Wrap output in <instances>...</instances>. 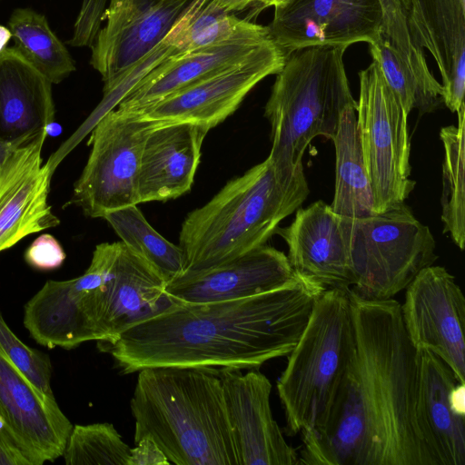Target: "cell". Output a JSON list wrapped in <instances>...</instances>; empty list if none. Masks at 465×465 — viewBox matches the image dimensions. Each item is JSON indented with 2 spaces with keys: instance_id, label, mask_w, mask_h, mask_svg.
I'll return each mask as SVG.
<instances>
[{
  "instance_id": "6da1fadb",
  "label": "cell",
  "mask_w": 465,
  "mask_h": 465,
  "mask_svg": "<svg viewBox=\"0 0 465 465\" xmlns=\"http://www.w3.org/2000/svg\"><path fill=\"white\" fill-rule=\"evenodd\" d=\"M349 292L354 351L321 426L302 435L298 464L435 465L417 423V351L401 303Z\"/></svg>"
},
{
  "instance_id": "7a4b0ae2",
  "label": "cell",
  "mask_w": 465,
  "mask_h": 465,
  "mask_svg": "<svg viewBox=\"0 0 465 465\" xmlns=\"http://www.w3.org/2000/svg\"><path fill=\"white\" fill-rule=\"evenodd\" d=\"M325 290L296 273L248 298L177 302L98 343L125 374L152 367L252 370L291 352Z\"/></svg>"
},
{
  "instance_id": "3957f363",
  "label": "cell",
  "mask_w": 465,
  "mask_h": 465,
  "mask_svg": "<svg viewBox=\"0 0 465 465\" xmlns=\"http://www.w3.org/2000/svg\"><path fill=\"white\" fill-rule=\"evenodd\" d=\"M309 192L302 163L281 164L269 156L229 181L207 203L188 213L182 224L179 247L185 261L182 277L266 244Z\"/></svg>"
},
{
  "instance_id": "277c9868",
  "label": "cell",
  "mask_w": 465,
  "mask_h": 465,
  "mask_svg": "<svg viewBox=\"0 0 465 465\" xmlns=\"http://www.w3.org/2000/svg\"><path fill=\"white\" fill-rule=\"evenodd\" d=\"M217 371H139L130 401L134 442L152 439L176 465H240Z\"/></svg>"
},
{
  "instance_id": "5b68a950",
  "label": "cell",
  "mask_w": 465,
  "mask_h": 465,
  "mask_svg": "<svg viewBox=\"0 0 465 465\" xmlns=\"http://www.w3.org/2000/svg\"><path fill=\"white\" fill-rule=\"evenodd\" d=\"M346 49L313 45L285 54L264 108L271 125L269 157L273 162L301 164L312 140H331L343 111L356 109L344 66Z\"/></svg>"
},
{
  "instance_id": "8992f818",
  "label": "cell",
  "mask_w": 465,
  "mask_h": 465,
  "mask_svg": "<svg viewBox=\"0 0 465 465\" xmlns=\"http://www.w3.org/2000/svg\"><path fill=\"white\" fill-rule=\"evenodd\" d=\"M350 289H326L276 384L289 435L317 430L351 361L355 330Z\"/></svg>"
},
{
  "instance_id": "52a82bcc",
  "label": "cell",
  "mask_w": 465,
  "mask_h": 465,
  "mask_svg": "<svg viewBox=\"0 0 465 465\" xmlns=\"http://www.w3.org/2000/svg\"><path fill=\"white\" fill-rule=\"evenodd\" d=\"M353 283L366 300H387L403 291L437 260L436 242L405 204L361 218L341 217Z\"/></svg>"
},
{
  "instance_id": "ba28073f",
  "label": "cell",
  "mask_w": 465,
  "mask_h": 465,
  "mask_svg": "<svg viewBox=\"0 0 465 465\" xmlns=\"http://www.w3.org/2000/svg\"><path fill=\"white\" fill-rule=\"evenodd\" d=\"M359 80L357 128L377 213L404 203L416 184L411 179L409 114L377 60L360 71Z\"/></svg>"
},
{
  "instance_id": "9c48e42d",
  "label": "cell",
  "mask_w": 465,
  "mask_h": 465,
  "mask_svg": "<svg viewBox=\"0 0 465 465\" xmlns=\"http://www.w3.org/2000/svg\"><path fill=\"white\" fill-rule=\"evenodd\" d=\"M160 122L140 112L111 109L96 122L87 163L70 203L92 218L137 205L136 181L144 142Z\"/></svg>"
},
{
  "instance_id": "30bf717a",
  "label": "cell",
  "mask_w": 465,
  "mask_h": 465,
  "mask_svg": "<svg viewBox=\"0 0 465 465\" xmlns=\"http://www.w3.org/2000/svg\"><path fill=\"white\" fill-rule=\"evenodd\" d=\"M404 290L401 312L411 343L437 355L465 383V298L455 277L432 264Z\"/></svg>"
},
{
  "instance_id": "8fae6325",
  "label": "cell",
  "mask_w": 465,
  "mask_h": 465,
  "mask_svg": "<svg viewBox=\"0 0 465 465\" xmlns=\"http://www.w3.org/2000/svg\"><path fill=\"white\" fill-rule=\"evenodd\" d=\"M193 0H124L106 7L93 44L91 64L100 73L104 94L166 38Z\"/></svg>"
},
{
  "instance_id": "7c38bea8",
  "label": "cell",
  "mask_w": 465,
  "mask_h": 465,
  "mask_svg": "<svg viewBox=\"0 0 465 465\" xmlns=\"http://www.w3.org/2000/svg\"><path fill=\"white\" fill-rule=\"evenodd\" d=\"M284 59L271 39L239 64L137 112L160 123L192 122L211 130L232 114L258 83L276 74Z\"/></svg>"
},
{
  "instance_id": "4fadbf2b",
  "label": "cell",
  "mask_w": 465,
  "mask_h": 465,
  "mask_svg": "<svg viewBox=\"0 0 465 465\" xmlns=\"http://www.w3.org/2000/svg\"><path fill=\"white\" fill-rule=\"evenodd\" d=\"M273 7L268 28L285 54L313 45H371L381 34L379 0H286Z\"/></svg>"
},
{
  "instance_id": "5bb4252c",
  "label": "cell",
  "mask_w": 465,
  "mask_h": 465,
  "mask_svg": "<svg viewBox=\"0 0 465 465\" xmlns=\"http://www.w3.org/2000/svg\"><path fill=\"white\" fill-rule=\"evenodd\" d=\"M117 251L118 242L96 245L84 274L67 281H47L26 302L24 325L37 343L73 349L95 341L85 302L88 295L105 281Z\"/></svg>"
},
{
  "instance_id": "9a60e30c",
  "label": "cell",
  "mask_w": 465,
  "mask_h": 465,
  "mask_svg": "<svg viewBox=\"0 0 465 465\" xmlns=\"http://www.w3.org/2000/svg\"><path fill=\"white\" fill-rule=\"evenodd\" d=\"M218 371L239 464H298L297 450L286 441L273 418L269 379L259 371Z\"/></svg>"
},
{
  "instance_id": "2e32d148",
  "label": "cell",
  "mask_w": 465,
  "mask_h": 465,
  "mask_svg": "<svg viewBox=\"0 0 465 465\" xmlns=\"http://www.w3.org/2000/svg\"><path fill=\"white\" fill-rule=\"evenodd\" d=\"M166 285L152 266L118 242L110 272L94 295L97 341L112 342L129 327L176 304L166 294Z\"/></svg>"
},
{
  "instance_id": "e0dca14e",
  "label": "cell",
  "mask_w": 465,
  "mask_h": 465,
  "mask_svg": "<svg viewBox=\"0 0 465 465\" xmlns=\"http://www.w3.org/2000/svg\"><path fill=\"white\" fill-rule=\"evenodd\" d=\"M0 409L31 465L63 456L73 424L0 348Z\"/></svg>"
},
{
  "instance_id": "ac0fdd59",
  "label": "cell",
  "mask_w": 465,
  "mask_h": 465,
  "mask_svg": "<svg viewBox=\"0 0 465 465\" xmlns=\"http://www.w3.org/2000/svg\"><path fill=\"white\" fill-rule=\"evenodd\" d=\"M46 135L13 148L0 172V252L60 223L47 203L52 172L41 156Z\"/></svg>"
},
{
  "instance_id": "d6986e66",
  "label": "cell",
  "mask_w": 465,
  "mask_h": 465,
  "mask_svg": "<svg viewBox=\"0 0 465 465\" xmlns=\"http://www.w3.org/2000/svg\"><path fill=\"white\" fill-rule=\"evenodd\" d=\"M296 272L287 255L263 244L204 272L179 278L165 287L179 303H207L252 297L278 289Z\"/></svg>"
},
{
  "instance_id": "ffe728a7",
  "label": "cell",
  "mask_w": 465,
  "mask_h": 465,
  "mask_svg": "<svg viewBox=\"0 0 465 465\" xmlns=\"http://www.w3.org/2000/svg\"><path fill=\"white\" fill-rule=\"evenodd\" d=\"M286 242L293 271L326 289H350L353 283L341 216L319 200L298 208L292 223L275 231Z\"/></svg>"
},
{
  "instance_id": "44dd1931",
  "label": "cell",
  "mask_w": 465,
  "mask_h": 465,
  "mask_svg": "<svg viewBox=\"0 0 465 465\" xmlns=\"http://www.w3.org/2000/svg\"><path fill=\"white\" fill-rule=\"evenodd\" d=\"M210 130L192 122L159 123L147 136L137 173V203L165 202L188 193Z\"/></svg>"
},
{
  "instance_id": "7402d4cb",
  "label": "cell",
  "mask_w": 465,
  "mask_h": 465,
  "mask_svg": "<svg viewBox=\"0 0 465 465\" xmlns=\"http://www.w3.org/2000/svg\"><path fill=\"white\" fill-rule=\"evenodd\" d=\"M451 369L429 351H417L416 418L435 465L465 464V416L455 411Z\"/></svg>"
},
{
  "instance_id": "603a6c76",
  "label": "cell",
  "mask_w": 465,
  "mask_h": 465,
  "mask_svg": "<svg viewBox=\"0 0 465 465\" xmlns=\"http://www.w3.org/2000/svg\"><path fill=\"white\" fill-rule=\"evenodd\" d=\"M54 114L52 83L15 47L0 52V142L16 148L34 141Z\"/></svg>"
},
{
  "instance_id": "cb8c5ba5",
  "label": "cell",
  "mask_w": 465,
  "mask_h": 465,
  "mask_svg": "<svg viewBox=\"0 0 465 465\" xmlns=\"http://www.w3.org/2000/svg\"><path fill=\"white\" fill-rule=\"evenodd\" d=\"M411 26L416 45L439 68L442 103L457 113L464 104L465 0H412Z\"/></svg>"
},
{
  "instance_id": "d4e9b609",
  "label": "cell",
  "mask_w": 465,
  "mask_h": 465,
  "mask_svg": "<svg viewBox=\"0 0 465 465\" xmlns=\"http://www.w3.org/2000/svg\"><path fill=\"white\" fill-rule=\"evenodd\" d=\"M272 37L213 45L170 55L143 77L118 102L117 109L138 111L224 71Z\"/></svg>"
},
{
  "instance_id": "484cf974",
  "label": "cell",
  "mask_w": 465,
  "mask_h": 465,
  "mask_svg": "<svg viewBox=\"0 0 465 465\" xmlns=\"http://www.w3.org/2000/svg\"><path fill=\"white\" fill-rule=\"evenodd\" d=\"M335 148V188L330 204L341 217L361 218L376 213L357 128L356 109L347 107L332 137Z\"/></svg>"
},
{
  "instance_id": "4316f807",
  "label": "cell",
  "mask_w": 465,
  "mask_h": 465,
  "mask_svg": "<svg viewBox=\"0 0 465 465\" xmlns=\"http://www.w3.org/2000/svg\"><path fill=\"white\" fill-rule=\"evenodd\" d=\"M268 37V26L241 19L218 7L213 0H193L163 43L177 54L213 45Z\"/></svg>"
},
{
  "instance_id": "83f0119b",
  "label": "cell",
  "mask_w": 465,
  "mask_h": 465,
  "mask_svg": "<svg viewBox=\"0 0 465 465\" xmlns=\"http://www.w3.org/2000/svg\"><path fill=\"white\" fill-rule=\"evenodd\" d=\"M121 242L143 259L168 284L184 273V255L161 235L145 219L137 205L111 211L103 217Z\"/></svg>"
},
{
  "instance_id": "f1b7e54d",
  "label": "cell",
  "mask_w": 465,
  "mask_h": 465,
  "mask_svg": "<svg viewBox=\"0 0 465 465\" xmlns=\"http://www.w3.org/2000/svg\"><path fill=\"white\" fill-rule=\"evenodd\" d=\"M8 25L14 47L52 84L60 83L75 70L71 54L45 15L18 8L10 16Z\"/></svg>"
},
{
  "instance_id": "f546056e",
  "label": "cell",
  "mask_w": 465,
  "mask_h": 465,
  "mask_svg": "<svg viewBox=\"0 0 465 465\" xmlns=\"http://www.w3.org/2000/svg\"><path fill=\"white\" fill-rule=\"evenodd\" d=\"M458 114V125L442 127L440 137L444 147L442 163L441 221L462 251L465 246V104Z\"/></svg>"
},
{
  "instance_id": "4dcf8cb0",
  "label": "cell",
  "mask_w": 465,
  "mask_h": 465,
  "mask_svg": "<svg viewBox=\"0 0 465 465\" xmlns=\"http://www.w3.org/2000/svg\"><path fill=\"white\" fill-rule=\"evenodd\" d=\"M382 11V29L376 41L389 47L423 94L432 102L441 101V84L429 68L426 55L413 39L411 26L412 0H379Z\"/></svg>"
},
{
  "instance_id": "1f68e13d",
  "label": "cell",
  "mask_w": 465,
  "mask_h": 465,
  "mask_svg": "<svg viewBox=\"0 0 465 465\" xmlns=\"http://www.w3.org/2000/svg\"><path fill=\"white\" fill-rule=\"evenodd\" d=\"M131 448L112 423L74 425L63 453L67 465H127Z\"/></svg>"
},
{
  "instance_id": "d6a6232c",
  "label": "cell",
  "mask_w": 465,
  "mask_h": 465,
  "mask_svg": "<svg viewBox=\"0 0 465 465\" xmlns=\"http://www.w3.org/2000/svg\"><path fill=\"white\" fill-rule=\"evenodd\" d=\"M0 348L36 388L48 396H54L49 357L25 345L8 327L1 312Z\"/></svg>"
},
{
  "instance_id": "836d02e7",
  "label": "cell",
  "mask_w": 465,
  "mask_h": 465,
  "mask_svg": "<svg viewBox=\"0 0 465 465\" xmlns=\"http://www.w3.org/2000/svg\"><path fill=\"white\" fill-rule=\"evenodd\" d=\"M25 259L30 266L47 271L60 267L65 260V253L54 236L45 233L26 249Z\"/></svg>"
},
{
  "instance_id": "e575fe53",
  "label": "cell",
  "mask_w": 465,
  "mask_h": 465,
  "mask_svg": "<svg viewBox=\"0 0 465 465\" xmlns=\"http://www.w3.org/2000/svg\"><path fill=\"white\" fill-rule=\"evenodd\" d=\"M0 465H31L8 423L0 414Z\"/></svg>"
},
{
  "instance_id": "d590c367",
  "label": "cell",
  "mask_w": 465,
  "mask_h": 465,
  "mask_svg": "<svg viewBox=\"0 0 465 465\" xmlns=\"http://www.w3.org/2000/svg\"><path fill=\"white\" fill-rule=\"evenodd\" d=\"M164 453L150 438H143L131 449L127 465H170Z\"/></svg>"
},
{
  "instance_id": "8d00e7d4",
  "label": "cell",
  "mask_w": 465,
  "mask_h": 465,
  "mask_svg": "<svg viewBox=\"0 0 465 465\" xmlns=\"http://www.w3.org/2000/svg\"><path fill=\"white\" fill-rule=\"evenodd\" d=\"M218 6L228 12L241 11L252 5V0H213Z\"/></svg>"
},
{
  "instance_id": "74e56055",
  "label": "cell",
  "mask_w": 465,
  "mask_h": 465,
  "mask_svg": "<svg viewBox=\"0 0 465 465\" xmlns=\"http://www.w3.org/2000/svg\"><path fill=\"white\" fill-rule=\"evenodd\" d=\"M12 37L9 28L0 25V52L6 48L7 43Z\"/></svg>"
},
{
  "instance_id": "f35d334b",
  "label": "cell",
  "mask_w": 465,
  "mask_h": 465,
  "mask_svg": "<svg viewBox=\"0 0 465 465\" xmlns=\"http://www.w3.org/2000/svg\"><path fill=\"white\" fill-rule=\"evenodd\" d=\"M12 147L9 145L0 142V172L9 155V153L12 151Z\"/></svg>"
},
{
  "instance_id": "ab89813d",
  "label": "cell",
  "mask_w": 465,
  "mask_h": 465,
  "mask_svg": "<svg viewBox=\"0 0 465 465\" xmlns=\"http://www.w3.org/2000/svg\"><path fill=\"white\" fill-rule=\"evenodd\" d=\"M286 0H252V4H255L258 5L260 9L275 6Z\"/></svg>"
}]
</instances>
